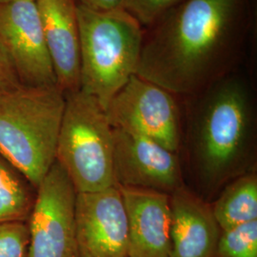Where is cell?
I'll list each match as a JSON object with an SVG mask.
<instances>
[{
	"label": "cell",
	"instance_id": "cell-1",
	"mask_svg": "<svg viewBox=\"0 0 257 257\" xmlns=\"http://www.w3.org/2000/svg\"><path fill=\"white\" fill-rule=\"evenodd\" d=\"M252 0H184L145 28L137 75L180 97L238 70Z\"/></svg>",
	"mask_w": 257,
	"mask_h": 257
},
{
	"label": "cell",
	"instance_id": "cell-2",
	"mask_svg": "<svg viewBox=\"0 0 257 257\" xmlns=\"http://www.w3.org/2000/svg\"><path fill=\"white\" fill-rule=\"evenodd\" d=\"M182 98L191 170L208 201L234 178L255 171L253 91L236 70Z\"/></svg>",
	"mask_w": 257,
	"mask_h": 257
},
{
	"label": "cell",
	"instance_id": "cell-3",
	"mask_svg": "<svg viewBox=\"0 0 257 257\" xmlns=\"http://www.w3.org/2000/svg\"><path fill=\"white\" fill-rule=\"evenodd\" d=\"M64 109L56 86H20L0 97V154L36 189L55 163Z\"/></svg>",
	"mask_w": 257,
	"mask_h": 257
},
{
	"label": "cell",
	"instance_id": "cell-4",
	"mask_svg": "<svg viewBox=\"0 0 257 257\" xmlns=\"http://www.w3.org/2000/svg\"><path fill=\"white\" fill-rule=\"evenodd\" d=\"M81 46L80 91L106 110L110 100L137 74L145 28L123 7L107 11L77 4Z\"/></svg>",
	"mask_w": 257,
	"mask_h": 257
},
{
	"label": "cell",
	"instance_id": "cell-5",
	"mask_svg": "<svg viewBox=\"0 0 257 257\" xmlns=\"http://www.w3.org/2000/svg\"><path fill=\"white\" fill-rule=\"evenodd\" d=\"M55 162L77 193L114 186L113 128L98 100L82 91L65 96Z\"/></svg>",
	"mask_w": 257,
	"mask_h": 257
},
{
	"label": "cell",
	"instance_id": "cell-6",
	"mask_svg": "<svg viewBox=\"0 0 257 257\" xmlns=\"http://www.w3.org/2000/svg\"><path fill=\"white\" fill-rule=\"evenodd\" d=\"M111 127L148 138L179 154L183 137V98L137 74L110 100Z\"/></svg>",
	"mask_w": 257,
	"mask_h": 257
},
{
	"label": "cell",
	"instance_id": "cell-7",
	"mask_svg": "<svg viewBox=\"0 0 257 257\" xmlns=\"http://www.w3.org/2000/svg\"><path fill=\"white\" fill-rule=\"evenodd\" d=\"M76 194L64 170L55 162L37 189L28 218V257H78Z\"/></svg>",
	"mask_w": 257,
	"mask_h": 257
},
{
	"label": "cell",
	"instance_id": "cell-8",
	"mask_svg": "<svg viewBox=\"0 0 257 257\" xmlns=\"http://www.w3.org/2000/svg\"><path fill=\"white\" fill-rule=\"evenodd\" d=\"M0 44L26 87L56 86L37 1L0 3Z\"/></svg>",
	"mask_w": 257,
	"mask_h": 257
},
{
	"label": "cell",
	"instance_id": "cell-9",
	"mask_svg": "<svg viewBox=\"0 0 257 257\" xmlns=\"http://www.w3.org/2000/svg\"><path fill=\"white\" fill-rule=\"evenodd\" d=\"M114 186L171 195L186 184L177 153L146 138L113 128Z\"/></svg>",
	"mask_w": 257,
	"mask_h": 257
},
{
	"label": "cell",
	"instance_id": "cell-10",
	"mask_svg": "<svg viewBox=\"0 0 257 257\" xmlns=\"http://www.w3.org/2000/svg\"><path fill=\"white\" fill-rule=\"evenodd\" d=\"M78 257H128V222L116 186L76 194Z\"/></svg>",
	"mask_w": 257,
	"mask_h": 257
},
{
	"label": "cell",
	"instance_id": "cell-11",
	"mask_svg": "<svg viewBox=\"0 0 257 257\" xmlns=\"http://www.w3.org/2000/svg\"><path fill=\"white\" fill-rule=\"evenodd\" d=\"M56 87L65 96L81 88L80 30L75 0H37Z\"/></svg>",
	"mask_w": 257,
	"mask_h": 257
},
{
	"label": "cell",
	"instance_id": "cell-12",
	"mask_svg": "<svg viewBox=\"0 0 257 257\" xmlns=\"http://www.w3.org/2000/svg\"><path fill=\"white\" fill-rule=\"evenodd\" d=\"M117 188L127 213L128 257H169L170 195L148 190Z\"/></svg>",
	"mask_w": 257,
	"mask_h": 257
},
{
	"label": "cell",
	"instance_id": "cell-13",
	"mask_svg": "<svg viewBox=\"0 0 257 257\" xmlns=\"http://www.w3.org/2000/svg\"><path fill=\"white\" fill-rule=\"evenodd\" d=\"M169 257H215L222 230L205 200L187 185L170 195Z\"/></svg>",
	"mask_w": 257,
	"mask_h": 257
},
{
	"label": "cell",
	"instance_id": "cell-14",
	"mask_svg": "<svg viewBox=\"0 0 257 257\" xmlns=\"http://www.w3.org/2000/svg\"><path fill=\"white\" fill-rule=\"evenodd\" d=\"M211 206L222 231L257 220L256 171L231 180Z\"/></svg>",
	"mask_w": 257,
	"mask_h": 257
},
{
	"label": "cell",
	"instance_id": "cell-15",
	"mask_svg": "<svg viewBox=\"0 0 257 257\" xmlns=\"http://www.w3.org/2000/svg\"><path fill=\"white\" fill-rule=\"evenodd\" d=\"M37 189L0 154V222L28 221Z\"/></svg>",
	"mask_w": 257,
	"mask_h": 257
},
{
	"label": "cell",
	"instance_id": "cell-16",
	"mask_svg": "<svg viewBox=\"0 0 257 257\" xmlns=\"http://www.w3.org/2000/svg\"><path fill=\"white\" fill-rule=\"evenodd\" d=\"M215 257H257V220L223 230Z\"/></svg>",
	"mask_w": 257,
	"mask_h": 257
},
{
	"label": "cell",
	"instance_id": "cell-17",
	"mask_svg": "<svg viewBox=\"0 0 257 257\" xmlns=\"http://www.w3.org/2000/svg\"><path fill=\"white\" fill-rule=\"evenodd\" d=\"M29 241L27 221L0 222V257H28Z\"/></svg>",
	"mask_w": 257,
	"mask_h": 257
},
{
	"label": "cell",
	"instance_id": "cell-18",
	"mask_svg": "<svg viewBox=\"0 0 257 257\" xmlns=\"http://www.w3.org/2000/svg\"><path fill=\"white\" fill-rule=\"evenodd\" d=\"M184 0H123L122 7L144 28L151 26L169 10Z\"/></svg>",
	"mask_w": 257,
	"mask_h": 257
},
{
	"label": "cell",
	"instance_id": "cell-19",
	"mask_svg": "<svg viewBox=\"0 0 257 257\" xmlns=\"http://www.w3.org/2000/svg\"><path fill=\"white\" fill-rule=\"evenodd\" d=\"M21 85L8 53L0 44V97L19 89Z\"/></svg>",
	"mask_w": 257,
	"mask_h": 257
},
{
	"label": "cell",
	"instance_id": "cell-20",
	"mask_svg": "<svg viewBox=\"0 0 257 257\" xmlns=\"http://www.w3.org/2000/svg\"><path fill=\"white\" fill-rule=\"evenodd\" d=\"M77 4L89 9L107 11L122 7L123 0H75Z\"/></svg>",
	"mask_w": 257,
	"mask_h": 257
},
{
	"label": "cell",
	"instance_id": "cell-21",
	"mask_svg": "<svg viewBox=\"0 0 257 257\" xmlns=\"http://www.w3.org/2000/svg\"><path fill=\"white\" fill-rule=\"evenodd\" d=\"M10 1H18V0H0V3H4V2H10ZM33 1H37V0H33Z\"/></svg>",
	"mask_w": 257,
	"mask_h": 257
}]
</instances>
